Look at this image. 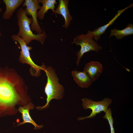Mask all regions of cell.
<instances>
[{
  "instance_id": "cell-10",
  "label": "cell",
  "mask_w": 133,
  "mask_h": 133,
  "mask_svg": "<svg viewBox=\"0 0 133 133\" xmlns=\"http://www.w3.org/2000/svg\"><path fill=\"white\" fill-rule=\"evenodd\" d=\"M59 3L57 8L55 9L56 14L61 15L64 17L65 23L63 27L66 29L68 27L72 19V17L70 15L68 8V0H59Z\"/></svg>"
},
{
  "instance_id": "cell-3",
  "label": "cell",
  "mask_w": 133,
  "mask_h": 133,
  "mask_svg": "<svg viewBox=\"0 0 133 133\" xmlns=\"http://www.w3.org/2000/svg\"><path fill=\"white\" fill-rule=\"evenodd\" d=\"M44 71L47 77V81L44 89L46 96V103L42 106L36 107L38 110H43L48 108L49 103L52 99L60 100L64 95V89L60 83L58 76L55 69L52 67L48 66Z\"/></svg>"
},
{
  "instance_id": "cell-1",
  "label": "cell",
  "mask_w": 133,
  "mask_h": 133,
  "mask_svg": "<svg viewBox=\"0 0 133 133\" xmlns=\"http://www.w3.org/2000/svg\"><path fill=\"white\" fill-rule=\"evenodd\" d=\"M27 90L24 81L15 70L0 67V117L16 114V106L30 102Z\"/></svg>"
},
{
  "instance_id": "cell-14",
  "label": "cell",
  "mask_w": 133,
  "mask_h": 133,
  "mask_svg": "<svg viewBox=\"0 0 133 133\" xmlns=\"http://www.w3.org/2000/svg\"><path fill=\"white\" fill-rule=\"evenodd\" d=\"M41 3L42 6L37 12V18L40 20L43 19L45 14L49 10H50L55 14L56 17H57L55 11V5L57 3L56 0H41Z\"/></svg>"
},
{
  "instance_id": "cell-16",
  "label": "cell",
  "mask_w": 133,
  "mask_h": 133,
  "mask_svg": "<svg viewBox=\"0 0 133 133\" xmlns=\"http://www.w3.org/2000/svg\"><path fill=\"white\" fill-rule=\"evenodd\" d=\"M104 119H106L108 120L110 128L111 133H115L113 127L114 119L112 116L111 108H109L108 109L105 114L103 117Z\"/></svg>"
},
{
  "instance_id": "cell-8",
  "label": "cell",
  "mask_w": 133,
  "mask_h": 133,
  "mask_svg": "<svg viewBox=\"0 0 133 133\" xmlns=\"http://www.w3.org/2000/svg\"><path fill=\"white\" fill-rule=\"evenodd\" d=\"M34 105L31 102H29L24 106H19L17 109L20 113L22 114L23 121L19 123L17 125L19 126L26 123H31L34 127L35 130L39 129L43 127L42 125H38L32 119L30 115L29 112L30 110L34 108Z\"/></svg>"
},
{
  "instance_id": "cell-6",
  "label": "cell",
  "mask_w": 133,
  "mask_h": 133,
  "mask_svg": "<svg viewBox=\"0 0 133 133\" xmlns=\"http://www.w3.org/2000/svg\"><path fill=\"white\" fill-rule=\"evenodd\" d=\"M82 101L83 109L85 110L87 109H90L92 112L88 116L78 118L77 120L79 121L93 118L97 115L103 111L105 113L112 102V100L109 98H105L99 101H94L86 98L82 99Z\"/></svg>"
},
{
  "instance_id": "cell-11",
  "label": "cell",
  "mask_w": 133,
  "mask_h": 133,
  "mask_svg": "<svg viewBox=\"0 0 133 133\" xmlns=\"http://www.w3.org/2000/svg\"><path fill=\"white\" fill-rule=\"evenodd\" d=\"M133 6V4L132 3L124 8L118 10L115 16L107 24L96 28L92 31H90L94 39L97 41L99 40L100 38L101 35L105 33L106 29L114 23L115 20L126 9L132 7Z\"/></svg>"
},
{
  "instance_id": "cell-7",
  "label": "cell",
  "mask_w": 133,
  "mask_h": 133,
  "mask_svg": "<svg viewBox=\"0 0 133 133\" xmlns=\"http://www.w3.org/2000/svg\"><path fill=\"white\" fill-rule=\"evenodd\" d=\"M41 0H25L23 3L22 6L25 8L27 16H31L32 22L31 28L32 31H35L37 34L42 33L43 30L39 25L37 19V10L41 7L39 4Z\"/></svg>"
},
{
  "instance_id": "cell-17",
  "label": "cell",
  "mask_w": 133,
  "mask_h": 133,
  "mask_svg": "<svg viewBox=\"0 0 133 133\" xmlns=\"http://www.w3.org/2000/svg\"><path fill=\"white\" fill-rule=\"evenodd\" d=\"M1 2H2L1 1H0V4L1 3ZM2 9L0 8V13L2 11ZM1 34L0 32V37L1 36Z\"/></svg>"
},
{
  "instance_id": "cell-13",
  "label": "cell",
  "mask_w": 133,
  "mask_h": 133,
  "mask_svg": "<svg viewBox=\"0 0 133 133\" xmlns=\"http://www.w3.org/2000/svg\"><path fill=\"white\" fill-rule=\"evenodd\" d=\"M24 0H3L6 9L2 16L5 19H9L12 17L16 10L23 3Z\"/></svg>"
},
{
  "instance_id": "cell-15",
  "label": "cell",
  "mask_w": 133,
  "mask_h": 133,
  "mask_svg": "<svg viewBox=\"0 0 133 133\" xmlns=\"http://www.w3.org/2000/svg\"><path fill=\"white\" fill-rule=\"evenodd\" d=\"M133 34V25L129 23L126 27L122 30H119L116 28L111 29L109 35L110 38L114 36L117 39H121L125 37Z\"/></svg>"
},
{
  "instance_id": "cell-4",
  "label": "cell",
  "mask_w": 133,
  "mask_h": 133,
  "mask_svg": "<svg viewBox=\"0 0 133 133\" xmlns=\"http://www.w3.org/2000/svg\"><path fill=\"white\" fill-rule=\"evenodd\" d=\"M71 43L75 44L77 46L80 45L81 47L80 50L76 53L77 66L79 65L81 59L84 53L92 51L98 52L102 49V47L94 40L89 31L86 34H82L76 36Z\"/></svg>"
},
{
  "instance_id": "cell-5",
  "label": "cell",
  "mask_w": 133,
  "mask_h": 133,
  "mask_svg": "<svg viewBox=\"0 0 133 133\" xmlns=\"http://www.w3.org/2000/svg\"><path fill=\"white\" fill-rule=\"evenodd\" d=\"M12 38L13 41H17L19 44L21 50L19 58V61L22 63H26L31 66L30 72L33 76L38 77L41 75V71H44L46 66L44 64L41 66H38L33 62L31 58L30 51L32 49V47L27 46L25 42L17 34L12 35Z\"/></svg>"
},
{
  "instance_id": "cell-12",
  "label": "cell",
  "mask_w": 133,
  "mask_h": 133,
  "mask_svg": "<svg viewBox=\"0 0 133 133\" xmlns=\"http://www.w3.org/2000/svg\"><path fill=\"white\" fill-rule=\"evenodd\" d=\"M71 74L74 80L80 87L87 88L93 82L87 74L85 71H79L74 69L72 71Z\"/></svg>"
},
{
  "instance_id": "cell-9",
  "label": "cell",
  "mask_w": 133,
  "mask_h": 133,
  "mask_svg": "<svg viewBox=\"0 0 133 133\" xmlns=\"http://www.w3.org/2000/svg\"><path fill=\"white\" fill-rule=\"evenodd\" d=\"M103 70L102 65L99 62L92 61L85 66L83 71L88 75L93 82L98 80Z\"/></svg>"
},
{
  "instance_id": "cell-2",
  "label": "cell",
  "mask_w": 133,
  "mask_h": 133,
  "mask_svg": "<svg viewBox=\"0 0 133 133\" xmlns=\"http://www.w3.org/2000/svg\"><path fill=\"white\" fill-rule=\"evenodd\" d=\"M27 16L25 9L23 7L17 11L16 16L19 30L17 35L23 40L27 45L33 40H36L43 45L47 37L46 32L43 29L42 33H33L30 27L32 22V18L28 17Z\"/></svg>"
}]
</instances>
